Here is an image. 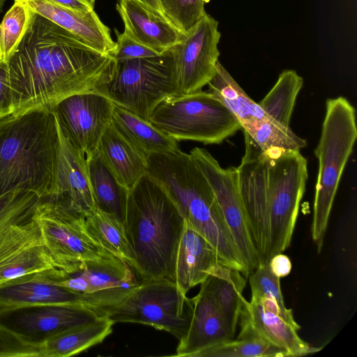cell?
Here are the masks:
<instances>
[{"mask_svg": "<svg viewBox=\"0 0 357 357\" xmlns=\"http://www.w3.org/2000/svg\"><path fill=\"white\" fill-rule=\"evenodd\" d=\"M7 65L11 115H18L51 109L74 94L96 92L111 79L115 60L31 10L26 32Z\"/></svg>", "mask_w": 357, "mask_h": 357, "instance_id": "obj_1", "label": "cell"}, {"mask_svg": "<svg viewBox=\"0 0 357 357\" xmlns=\"http://www.w3.org/2000/svg\"><path fill=\"white\" fill-rule=\"evenodd\" d=\"M242 205L261 264L290 245L307 179L300 151L271 147L259 151L245 144L237 167Z\"/></svg>", "mask_w": 357, "mask_h": 357, "instance_id": "obj_2", "label": "cell"}, {"mask_svg": "<svg viewBox=\"0 0 357 357\" xmlns=\"http://www.w3.org/2000/svg\"><path fill=\"white\" fill-rule=\"evenodd\" d=\"M123 223L142 281H174L185 220L164 188L149 175L129 190Z\"/></svg>", "mask_w": 357, "mask_h": 357, "instance_id": "obj_3", "label": "cell"}, {"mask_svg": "<svg viewBox=\"0 0 357 357\" xmlns=\"http://www.w3.org/2000/svg\"><path fill=\"white\" fill-rule=\"evenodd\" d=\"M146 174L157 181L176 205L184 220L214 248L220 263L246 269L208 182L190 154L180 149L146 158Z\"/></svg>", "mask_w": 357, "mask_h": 357, "instance_id": "obj_4", "label": "cell"}, {"mask_svg": "<svg viewBox=\"0 0 357 357\" xmlns=\"http://www.w3.org/2000/svg\"><path fill=\"white\" fill-rule=\"evenodd\" d=\"M59 143L51 109L38 108L0 119V195L13 190L50 194Z\"/></svg>", "mask_w": 357, "mask_h": 357, "instance_id": "obj_5", "label": "cell"}, {"mask_svg": "<svg viewBox=\"0 0 357 357\" xmlns=\"http://www.w3.org/2000/svg\"><path fill=\"white\" fill-rule=\"evenodd\" d=\"M357 138L356 110L340 96L326 102L320 139L314 150L319 161L312 237L320 252L340 180Z\"/></svg>", "mask_w": 357, "mask_h": 357, "instance_id": "obj_6", "label": "cell"}, {"mask_svg": "<svg viewBox=\"0 0 357 357\" xmlns=\"http://www.w3.org/2000/svg\"><path fill=\"white\" fill-rule=\"evenodd\" d=\"M148 121L176 142L220 144L241 128L235 115L214 95L199 91L162 100Z\"/></svg>", "mask_w": 357, "mask_h": 357, "instance_id": "obj_7", "label": "cell"}, {"mask_svg": "<svg viewBox=\"0 0 357 357\" xmlns=\"http://www.w3.org/2000/svg\"><path fill=\"white\" fill-rule=\"evenodd\" d=\"M96 92L148 120L162 100L178 94L172 48L155 56L115 61L111 79Z\"/></svg>", "mask_w": 357, "mask_h": 357, "instance_id": "obj_8", "label": "cell"}, {"mask_svg": "<svg viewBox=\"0 0 357 357\" xmlns=\"http://www.w3.org/2000/svg\"><path fill=\"white\" fill-rule=\"evenodd\" d=\"M33 218L56 268L66 277L82 270L85 262L112 255L89 235L85 215L50 198L36 206Z\"/></svg>", "mask_w": 357, "mask_h": 357, "instance_id": "obj_9", "label": "cell"}, {"mask_svg": "<svg viewBox=\"0 0 357 357\" xmlns=\"http://www.w3.org/2000/svg\"><path fill=\"white\" fill-rule=\"evenodd\" d=\"M107 317L114 324L147 325L180 340L185 335L190 324L191 298L183 294L173 280L142 281Z\"/></svg>", "mask_w": 357, "mask_h": 357, "instance_id": "obj_10", "label": "cell"}, {"mask_svg": "<svg viewBox=\"0 0 357 357\" xmlns=\"http://www.w3.org/2000/svg\"><path fill=\"white\" fill-rule=\"evenodd\" d=\"M136 272L113 255L85 262L79 271L61 279L42 277L47 282L80 294L86 306L102 316L123 302L139 286Z\"/></svg>", "mask_w": 357, "mask_h": 357, "instance_id": "obj_11", "label": "cell"}, {"mask_svg": "<svg viewBox=\"0 0 357 357\" xmlns=\"http://www.w3.org/2000/svg\"><path fill=\"white\" fill-rule=\"evenodd\" d=\"M189 154L213 191L248 278L260 263L251 241L242 205L238 169L233 166L222 168L218 161L202 148L195 147Z\"/></svg>", "mask_w": 357, "mask_h": 357, "instance_id": "obj_12", "label": "cell"}, {"mask_svg": "<svg viewBox=\"0 0 357 357\" xmlns=\"http://www.w3.org/2000/svg\"><path fill=\"white\" fill-rule=\"evenodd\" d=\"M218 22L206 14L172 47L178 94L202 90L215 74L220 39Z\"/></svg>", "mask_w": 357, "mask_h": 357, "instance_id": "obj_13", "label": "cell"}, {"mask_svg": "<svg viewBox=\"0 0 357 357\" xmlns=\"http://www.w3.org/2000/svg\"><path fill=\"white\" fill-rule=\"evenodd\" d=\"M114 107L107 97L91 91L65 98L51 109L68 140L86 157L96 151L103 132L111 124Z\"/></svg>", "mask_w": 357, "mask_h": 357, "instance_id": "obj_14", "label": "cell"}, {"mask_svg": "<svg viewBox=\"0 0 357 357\" xmlns=\"http://www.w3.org/2000/svg\"><path fill=\"white\" fill-rule=\"evenodd\" d=\"M57 127L59 143L54 182L47 198L86 216L96 208L89 183L86 157L70 143L58 123Z\"/></svg>", "mask_w": 357, "mask_h": 357, "instance_id": "obj_15", "label": "cell"}, {"mask_svg": "<svg viewBox=\"0 0 357 357\" xmlns=\"http://www.w3.org/2000/svg\"><path fill=\"white\" fill-rule=\"evenodd\" d=\"M75 305H85L80 294L46 281L41 273L0 284V315L36 307Z\"/></svg>", "mask_w": 357, "mask_h": 357, "instance_id": "obj_16", "label": "cell"}, {"mask_svg": "<svg viewBox=\"0 0 357 357\" xmlns=\"http://www.w3.org/2000/svg\"><path fill=\"white\" fill-rule=\"evenodd\" d=\"M191 298L192 317L188 330L178 340L174 356L192 357L196 353L234 339L224 323L206 279Z\"/></svg>", "mask_w": 357, "mask_h": 357, "instance_id": "obj_17", "label": "cell"}, {"mask_svg": "<svg viewBox=\"0 0 357 357\" xmlns=\"http://www.w3.org/2000/svg\"><path fill=\"white\" fill-rule=\"evenodd\" d=\"M34 13L68 31L102 54L112 56L116 43L94 10H75L45 0H21ZM113 57V56H112Z\"/></svg>", "mask_w": 357, "mask_h": 357, "instance_id": "obj_18", "label": "cell"}, {"mask_svg": "<svg viewBox=\"0 0 357 357\" xmlns=\"http://www.w3.org/2000/svg\"><path fill=\"white\" fill-rule=\"evenodd\" d=\"M238 323L241 330L250 331L285 350L289 356H303L319 351L298 334L300 326L286 321L264 309L259 303L244 300Z\"/></svg>", "mask_w": 357, "mask_h": 357, "instance_id": "obj_19", "label": "cell"}, {"mask_svg": "<svg viewBox=\"0 0 357 357\" xmlns=\"http://www.w3.org/2000/svg\"><path fill=\"white\" fill-rule=\"evenodd\" d=\"M116 9L123 22V32L158 53L171 49L185 35L165 17L134 0H119Z\"/></svg>", "mask_w": 357, "mask_h": 357, "instance_id": "obj_20", "label": "cell"}, {"mask_svg": "<svg viewBox=\"0 0 357 357\" xmlns=\"http://www.w3.org/2000/svg\"><path fill=\"white\" fill-rule=\"evenodd\" d=\"M220 264L211 244L185 220L178 244L174 271V282L184 295L200 284Z\"/></svg>", "mask_w": 357, "mask_h": 357, "instance_id": "obj_21", "label": "cell"}, {"mask_svg": "<svg viewBox=\"0 0 357 357\" xmlns=\"http://www.w3.org/2000/svg\"><path fill=\"white\" fill-rule=\"evenodd\" d=\"M114 323L107 317L46 335L36 342L38 357H68L101 343L112 333Z\"/></svg>", "mask_w": 357, "mask_h": 357, "instance_id": "obj_22", "label": "cell"}, {"mask_svg": "<svg viewBox=\"0 0 357 357\" xmlns=\"http://www.w3.org/2000/svg\"><path fill=\"white\" fill-rule=\"evenodd\" d=\"M21 310L15 316V326L32 335H48L102 316L83 305H48Z\"/></svg>", "mask_w": 357, "mask_h": 357, "instance_id": "obj_23", "label": "cell"}, {"mask_svg": "<svg viewBox=\"0 0 357 357\" xmlns=\"http://www.w3.org/2000/svg\"><path fill=\"white\" fill-rule=\"evenodd\" d=\"M97 150L117 181L128 190L146 174V158L116 131L112 123L103 132Z\"/></svg>", "mask_w": 357, "mask_h": 357, "instance_id": "obj_24", "label": "cell"}, {"mask_svg": "<svg viewBox=\"0 0 357 357\" xmlns=\"http://www.w3.org/2000/svg\"><path fill=\"white\" fill-rule=\"evenodd\" d=\"M112 124L116 131L142 156L176 152L177 142L148 120L114 105Z\"/></svg>", "mask_w": 357, "mask_h": 357, "instance_id": "obj_25", "label": "cell"}, {"mask_svg": "<svg viewBox=\"0 0 357 357\" xmlns=\"http://www.w3.org/2000/svg\"><path fill=\"white\" fill-rule=\"evenodd\" d=\"M246 279L238 270L218 264L206 278L227 329L234 338L245 298Z\"/></svg>", "mask_w": 357, "mask_h": 357, "instance_id": "obj_26", "label": "cell"}, {"mask_svg": "<svg viewBox=\"0 0 357 357\" xmlns=\"http://www.w3.org/2000/svg\"><path fill=\"white\" fill-rule=\"evenodd\" d=\"M208 91L220 100L237 118L243 131L268 119L259 103L253 101L219 61Z\"/></svg>", "mask_w": 357, "mask_h": 357, "instance_id": "obj_27", "label": "cell"}, {"mask_svg": "<svg viewBox=\"0 0 357 357\" xmlns=\"http://www.w3.org/2000/svg\"><path fill=\"white\" fill-rule=\"evenodd\" d=\"M86 164L96 208L123 222L129 190L117 181L102 160L97 149L86 156Z\"/></svg>", "mask_w": 357, "mask_h": 357, "instance_id": "obj_28", "label": "cell"}, {"mask_svg": "<svg viewBox=\"0 0 357 357\" xmlns=\"http://www.w3.org/2000/svg\"><path fill=\"white\" fill-rule=\"evenodd\" d=\"M84 225L99 245L124 260L135 270V257L123 222L96 208L85 216Z\"/></svg>", "mask_w": 357, "mask_h": 357, "instance_id": "obj_29", "label": "cell"}, {"mask_svg": "<svg viewBox=\"0 0 357 357\" xmlns=\"http://www.w3.org/2000/svg\"><path fill=\"white\" fill-rule=\"evenodd\" d=\"M303 84L295 70L282 71L269 92L259 102L266 116L273 122L289 127L296 97Z\"/></svg>", "mask_w": 357, "mask_h": 357, "instance_id": "obj_30", "label": "cell"}, {"mask_svg": "<svg viewBox=\"0 0 357 357\" xmlns=\"http://www.w3.org/2000/svg\"><path fill=\"white\" fill-rule=\"evenodd\" d=\"M192 357H289L288 353L264 338L241 330L236 340L204 349Z\"/></svg>", "mask_w": 357, "mask_h": 357, "instance_id": "obj_31", "label": "cell"}, {"mask_svg": "<svg viewBox=\"0 0 357 357\" xmlns=\"http://www.w3.org/2000/svg\"><path fill=\"white\" fill-rule=\"evenodd\" d=\"M53 270L59 269L43 243H34L0 260V284L27 275Z\"/></svg>", "mask_w": 357, "mask_h": 357, "instance_id": "obj_32", "label": "cell"}, {"mask_svg": "<svg viewBox=\"0 0 357 357\" xmlns=\"http://www.w3.org/2000/svg\"><path fill=\"white\" fill-rule=\"evenodd\" d=\"M252 301L275 313L289 323L298 325L292 310L286 307L280 289V278L271 270L268 264H261L249 276Z\"/></svg>", "mask_w": 357, "mask_h": 357, "instance_id": "obj_33", "label": "cell"}, {"mask_svg": "<svg viewBox=\"0 0 357 357\" xmlns=\"http://www.w3.org/2000/svg\"><path fill=\"white\" fill-rule=\"evenodd\" d=\"M42 199L37 193L22 190L0 195V244L16 225L32 218Z\"/></svg>", "mask_w": 357, "mask_h": 357, "instance_id": "obj_34", "label": "cell"}, {"mask_svg": "<svg viewBox=\"0 0 357 357\" xmlns=\"http://www.w3.org/2000/svg\"><path fill=\"white\" fill-rule=\"evenodd\" d=\"M243 132L245 143L260 151L271 147L300 151L307 145L306 141L296 135L290 127L283 126L268 119Z\"/></svg>", "mask_w": 357, "mask_h": 357, "instance_id": "obj_35", "label": "cell"}, {"mask_svg": "<svg viewBox=\"0 0 357 357\" xmlns=\"http://www.w3.org/2000/svg\"><path fill=\"white\" fill-rule=\"evenodd\" d=\"M14 1L0 23L1 56L6 62L24 35L31 12L24 1Z\"/></svg>", "mask_w": 357, "mask_h": 357, "instance_id": "obj_36", "label": "cell"}, {"mask_svg": "<svg viewBox=\"0 0 357 357\" xmlns=\"http://www.w3.org/2000/svg\"><path fill=\"white\" fill-rule=\"evenodd\" d=\"M210 0H159L167 20L181 33H188L207 13L204 6Z\"/></svg>", "mask_w": 357, "mask_h": 357, "instance_id": "obj_37", "label": "cell"}, {"mask_svg": "<svg viewBox=\"0 0 357 357\" xmlns=\"http://www.w3.org/2000/svg\"><path fill=\"white\" fill-rule=\"evenodd\" d=\"M116 36V49L112 56L115 61H124L138 58L155 56L161 54L135 41L124 32L114 29Z\"/></svg>", "mask_w": 357, "mask_h": 357, "instance_id": "obj_38", "label": "cell"}, {"mask_svg": "<svg viewBox=\"0 0 357 357\" xmlns=\"http://www.w3.org/2000/svg\"><path fill=\"white\" fill-rule=\"evenodd\" d=\"M14 112L7 62L0 61V119Z\"/></svg>", "mask_w": 357, "mask_h": 357, "instance_id": "obj_39", "label": "cell"}, {"mask_svg": "<svg viewBox=\"0 0 357 357\" xmlns=\"http://www.w3.org/2000/svg\"><path fill=\"white\" fill-rule=\"evenodd\" d=\"M268 264L271 271L280 278L288 275L291 271L289 258L282 253L273 256Z\"/></svg>", "mask_w": 357, "mask_h": 357, "instance_id": "obj_40", "label": "cell"}, {"mask_svg": "<svg viewBox=\"0 0 357 357\" xmlns=\"http://www.w3.org/2000/svg\"><path fill=\"white\" fill-rule=\"evenodd\" d=\"M56 4H59L65 7H67L68 8L78 10V11H82V12H86L91 10H93V8H91L88 5L85 4L84 3L79 1V0H45Z\"/></svg>", "mask_w": 357, "mask_h": 357, "instance_id": "obj_41", "label": "cell"}, {"mask_svg": "<svg viewBox=\"0 0 357 357\" xmlns=\"http://www.w3.org/2000/svg\"><path fill=\"white\" fill-rule=\"evenodd\" d=\"M0 356H20V351L16 344L0 342Z\"/></svg>", "mask_w": 357, "mask_h": 357, "instance_id": "obj_42", "label": "cell"}, {"mask_svg": "<svg viewBox=\"0 0 357 357\" xmlns=\"http://www.w3.org/2000/svg\"><path fill=\"white\" fill-rule=\"evenodd\" d=\"M141 5L144 6L146 8L151 10L153 12L156 13L160 16L165 17L161 6L159 3V0H134ZM166 18V17H165ZM167 19V18H166Z\"/></svg>", "mask_w": 357, "mask_h": 357, "instance_id": "obj_43", "label": "cell"}, {"mask_svg": "<svg viewBox=\"0 0 357 357\" xmlns=\"http://www.w3.org/2000/svg\"><path fill=\"white\" fill-rule=\"evenodd\" d=\"M79 1H82L83 3H84L85 4L88 5L91 8H94L95 0H79Z\"/></svg>", "mask_w": 357, "mask_h": 357, "instance_id": "obj_44", "label": "cell"}, {"mask_svg": "<svg viewBox=\"0 0 357 357\" xmlns=\"http://www.w3.org/2000/svg\"><path fill=\"white\" fill-rule=\"evenodd\" d=\"M5 1L6 0H0V13L2 11Z\"/></svg>", "mask_w": 357, "mask_h": 357, "instance_id": "obj_45", "label": "cell"}, {"mask_svg": "<svg viewBox=\"0 0 357 357\" xmlns=\"http://www.w3.org/2000/svg\"><path fill=\"white\" fill-rule=\"evenodd\" d=\"M1 61V49H0V61Z\"/></svg>", "mask_w": 357, "mask_h": 357, "instance_id": "obj_46", "label": "cell"}]
</instances>
